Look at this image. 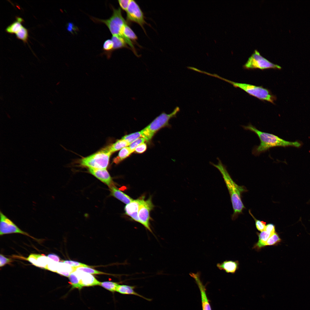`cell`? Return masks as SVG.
Here are the masks:
<instances>
[{"mask_svg": "<svg viewBox=\"0 0 310 310\" xmlns=\"http://www.w3.org/2000/svg\"><path fill=\"white\" fill-rule=\"evenodd\" d=\"M113 43L111 39H107L104 42L103 49L108 58L110 57L111 54L113 51Z\"/></svg>", "mask_w": 310, "mask_h": 310, "instance_id": "cb8c5ba5", "label": "cell"}, {"mask_svg": "<svg viewBox=\"0 0 310 310\" xmlns=\"http://www.w3.org/2000/svg\"><path fill=\"white\" fill-rule=\"evenodd\" d=\"M17 38L21 40L26 43L27 42L28 37V33L27 30L23 26H22L20 30L16 33Z\"/></svg>", "mask_w": 310, "mask_h": 310, "instance_id": "83f0119b", "label": "cell"}, {"mask_svg": "<svg viewBox=\"0 0 310 310\" xmlns=\"http://www.w3.org/2000/svg\"><path fill=\"white\" fill-rule=\"evenodd\" d=\"M111 195L123 203L127 204L133 199L113 185L109 187Z\"/></svg>", "mask_w": 310, "mask_h": 310, "instance_id": "e0dca14e", "label": "cell"}, {"mask_svg": "<svg viewBox=\"0 0 310 310\" xmlns=\"http://www.w3.org/2000/svg\"><path fill=\"white\" fill-rule=\"evenodd\" d=\"M47 257L53 261L59 262L60 261L59 257L57 255L53 253H50L47 256Z\"/></svg>", "mask_w": 310, "mask_h": 310, "instance_id": "60d3db41", "label": "cell"}, {"mask_svg": "<svg viewBox=\"0 0 310 310\" xmlns=\"http://www.w3.org/2000/svg\"><path fill=\"white\" fill-rule=\"evenodd\" d=\"M146 140L143 137H140L137 139L132 143L129 146L131 150L134 152L135 148L140 144L144 143Z\"/></svg>", "mask_w": 310, "mask_h": 310, "instance_id": "836d02e7", "label": "cell"}, {"mask_svg": "<svg viewBox=\"0 0 310 310\" xmlns=\"http://www.w3.org/2000/svg\"><path fill=\"white\" fill-rule=\"evenodd\" d=\"M16 20L8 26L5 29V31L9 34L16 33L22 26L21 23L24 21L22 18L16 17Z\"/></svg>", "mask_w": 310, "mask_h": 310, "instance_id": "d6986e66", "label": "cell"}, {"mask_svg": "<svg viewBox=\"0 0 310 310\" xmlns=\"http://www.w3.org/2000/svg\"><path fill=\"white\" fill-rule=\"evenodd\" d=\"M126 12L127 21L137 23L145 32L144 26L147 23L145 21L143 11L135 1L130 0L128 7Z\"/></svg>", "mask_w": 310, "mask_h": 310, "instance_id": "9c48e42d", "label": "cell"}, {"mask_svg": "<svg viewBox=\"0 0 310 310\" xmlns=\"http://www.w3.org/2000/svg\"><path fill=\"white\" fill-rule=\"evenodd\" d=\"M211 76L226 82L232 84L235 87L239 88L250 95L260 100H266L274 103V101L275 98V97L271 94L268 90L262 86L235 82L224 79L215 74H212Z\"/></svg>", "mask_w": 310, "mask_h": 310, "instance_id": "277c9868", "label": "cell"}, {"mask_svg": "<svg viewBox=\"0 0 310 310\" xmlns=\"http://www.w3.org/2000/svg\"><path fill=\"white\" fill-rule=\"evenodd\" d=\"M140 137H143V136L141 131H140L125 135L121 139L131 144Z\"/></svg>", "mask_w": 310, "mask_h": 310, "instance_id": "4316f807", "label": "cell"}, {"mask_svg": "<svg viewBox=\"0 0 310 310\" xmlns=\"http://www.w3.org/2000/svg\"><path fill=\"white\" fill-rule=\"evenodd\" d=\"M75 271H82L92 274H107L106 273L98 271L91 268L90 267H80L75 268Z\"/></svg>", "mask_w": 310, "mask_h": 310, "instance_id": "f546056e", "label": "cell"}, {"mask_svg": "<svg viewBox=\"0 0 310 310\" xmlns=\"http://www.w3.org/2000/svg\"><path fill=\"white\" fill-rule=\"evenodd\" d=\"M74 271V267L61 261L58 263L56 273L62 276L69 277L70 274Z\"/></svg>", "mask_w": 310, "mask_h": 310, "instance_id": "ac0fdd59", "label": "cell"}, {"mask_svg": "<svg viewBox=\"0 0 310 310\" xmlns=\"http://www.w3.org/2000/svg\"><path fill=\"white\" fill-rule=\"evenodd\" d=\"M119 284L116 282L105 281L100 282V285L109 291L114 292L116 291Z\"/></svg>", "mask_w": 310, "mask_h": 310, "instance_id": "484cf974", "label": "cell"}, {"mask_svg": "<svg viewBox=\"0 0 310 310\" xmlns=\"http://www.w3.org/2000/svg\"><path fill=\"white\" fill-rule=\"evenodd\" d=\"M246 69H281V67L274 64L262 56L258 51L255 50L243 66Z\"/></svg>", "mask_w": 310, "mask_h": 310, "instance_id": "52a82bcc", "label": "cell"}, {"mask_svg": "<svg viewBox=\"0 0 310 310\" xmlns=\"http://www.w3.org/2000/svg\"><path fill=\"white\" fill-rule=\"evenodd\" d=\"M0 235L11 233H19L35 239L29 234L21 229L11 220L0 211Z\"/></svg>", "mask_w": 310, "mask_h": 310, "instance_id": "30bf717a", "label": "cell"}, {"mask_svg": "<svg viewBox=\"0 0 310 310\" xmlns=\"http://www.w3.org/2000/svg\"><path fill=\"white\" fill-rule=\"evenodd\" d=\"M141 199V197L137 199L133 200L126 205L124 208L125 214L130 216L133 220L138 222V212Z\"/></svg>", "mask_w": 310, "mask_h": 310, "instance_id": "5bb4252c", "label": "cell"}, {"mask_svg": "<svg viewBox=\"0 0 310 310\" xmlns=\"http://www.w3.org/2000/svg\"><path fill=\"white\" fill-rule=\"evenodd\" d=\"M249 211L250 214L255 220V225L257 229L258 230L261 232L265 230L266 226V222L263 221H260V220H257L252 214L250 211L249 210Z\"/></svg>", "mask_w": 310, "mask_h": 310, "instance_id": "1f68e13d", "label": "cell"}, {"mask_svg": "<svg viewBox=\"0 0 310 310\" xmlns=\"http://www.w3.org/2000/svg\"><path fill=\"white\" fill-rule=\"evenodd\" d=\"M138 212L139 222L142 224L147 229L153 233L150 227V212L154 208V205L150 196L146 200L145 197L142 196Z\"/></svg>", "mask_w": 310, "mask_h": 310, "instance_id": "ba28073f", "label": "cell"}, {"mask_svg": "<svg viewBox=\"0 0 310 310\" xmlns=\"http://www.w3.org/2000/svg\"><path fill=\"white\" fill-rule=\"evenodd\" d=\"M237 261L226 260L221 263H218L216 266L220 270H223L227 273H234L238 268Z\"/></svg>", "mask_w": 310, "mask_h": 310, "instance_id": "9a60e30c", "label": "cell"}, {"mask_svg": "<svg viewBox=\"0 0 310 310\" xmlns=\"http://www.w3.org/2000/svg\"><path fill=\"white\" fill-rule=\"evenodd\" d=\"M259 237L258 242L255 245L254 248L259 249L265 246V244L269 238L273 234H272L266 230L257 233Z\"/></svg>", "mask_w": 310, "mask_h": 310, "instance_id": "ffe728a7", "label": "cell"}, {"mask_svg": "<svg viewBox=\"0 0 310 310\" xmlns=\"http://www.w3.org/2000/svg\"><path fill=\"white\" fill-rule=\"evenodd\" d=\"M218 163L215 164H211L217 168L222 176L225 183L228 191L233 210L232 219H235L241 214L245 208L241 199V194L247 191L244 186L237 185L233 180L227 171L225 166L219 159Z\"/></svg>", "mask_w": 310, "mask_h": 310, "instance_id": "7a4b0ae2", "label": "cell"}, {"mask_svg": "<svg viewBox=\"0 0 310 310\" xmlns=\"http://www.w3.org/2000/svg\"><path fill=\"white\" fill-rule=\"evenodd\" d=\"M146 148V145L145 143H144L138 145L135 148V151L137 153H141L145 151Z\"/></svg>", "mask_w": 310, "mask_h": 310, "instance_id": "f35d334b", "label": "cell"}, {"mask_svg": "<svg viewBox=\"0 0 310 310\" xmlns=\"http://www.w3.org/2000/svg\"><path fill=\"white\" fill-rule=\"evenodd\" d=\"M189 275L195 280L200 291L202 310H212L210 305L207 298L205 286L200 279V273L197 272L196 273H190Z\"/></svg>", "mask_w": 310, "mask_h": 310, "instance_id": "8fae6325", "label": "cell"}, {"mask_svg": "<svg viewBox=\"0 0 310 310\" xmlns=\"http://www.w3.org/2000/svg\"><path fill=\"white\" fill-rule=\"evenodd\" d=\"M12 262L11 259L7 258L3 254L0 255V267H3L7 264H10Z\"/></svg>", "mask_w": 310, "mask_h": 310, "instance_id": "d590c367", "label": "cell"}, {"mask_svg": "<svg viewBox=\"0 0 310 310\" xmlns=\"http://www.w3.org/2000/svg\"><path fill=\"white\" fill-rule=\"evenodd\" d=\"M242 127L245 130L255 133L260 140L259 145L255 146L252 151V154L255 156H258L273 147L288 146L299 147L301 145L298 142L286 141L274 134L261 131L251 124L246 126H243Z\"/></svg>", "mask_w": 310, "mask_h": 310, "instance_id": "6da1fadb", "label": "cell"}, {"mask_svg": "<svg viewBox=\"0 0 310 310\" xmlns=\"http://www.w3.org/2000/svg\"><path fill=\"white\" fill-rule=\"evenodd\" d=\"M275 230L274 225L273 224H269L266 225L265 230L272 234H273L276 232Z\"/></svg>", "mask_w": 310, "mask_h": 310, "instance_id": "ab89813d", "label": "cell"}, {"mask_svg": "<svg viewBox=\"0 0 310 310\" xmlns=\"http://www.w3.org/2000/svg\"><path fill=\"white\" fill-rule=\"evenodd\" d=\"M111 39L114 44L113 51L124 48L130 49L125 40L121 37L118 36L112 35Z\"/></svg>", "mask_w": 310, "mask_h": 310, "instance_id": "603a6c76", "label": "cell"}, {"mask_svg": "<svg viewBox=\"0 0 310 310\" xmlns=\"http://www.w3.org/2000/svg\"><path fill=\"white\" fill-rule=\"evenodd\" d=\"M130 144L126 141L121 139V140H117L112 144L107 146V147L109 151L112 153L113 152L129 146Z\"/></svg>", "mask_w": 310, "mask_h": 310, "instance_id": "44dd1931", "label": "cell"}, {"mask_svg": "<svg viewBox=\"0 0 310 310\" xmlns=\"http://www.w3.org/2000/svg\"><path fill=\"white\" fill-rule=\"evenodd\" d=\"M67 29L68 32L73 34L74 33H75L76 31H78V29L73 23L69 22L67 24Z\"/></svg>", "mask_w": 310, "mask_h": 310, "instance_id": "74e56055", "label": "cell"}, {"mask_svg": "<svg viewBox=\"0 0 310 310\" xmlns=\"http://www.w3.org/2000/svg\"><path fill=\"white\" fill-rule=\"evenodd\" d=\"M281 240L279 235L276 232L271 236L265 244V246L272 245L280 243Z\"/></svg>", "mask_w": 310, "mask_h": 310, "instance_id": "f1b7e54d", "label": "cell"}, {"mask_svg": "<svg viewBox=\"0 0 310 310\" xmlns=\"http://www.w3.org/2000/svg\"><path fill=\"white\" fill-rule=\"evenodd\" d=\"M64 263L68 264L70 265L72 267H73L75 268H77L80 267H91V266H88L85 264L79 262L70 260H63L62 261Z\"/></svg>", "mask_w": 310, "mask_h": 310, "instance_id": "d6a6232c", "label": "cell"}, {"mask_svg": "<svg viewBox=\"0 0 310 310\" xmlns=\"http://www.w3.org/2000/svg\"><path fill=\"white\" fill-rule=\"evenodd\" d=\"M113 14L108 19L103 20L92 17V19L96 22L105 24L108 28L112 35H116L122 38L125 41L123 34V29L127 22L123 18L120 8H115L112 7Z\"/></svg>", "mask_w": 310, "mask_h": 310, "instance_id": "3957f363", "label": "cell"}, {"mask_svg": "<svg viewBox=\"0 0 310 310\" xmlns=\"http://www.w3.org/2000/svg\"><path fill=\"white\" fill-rule=\"evenodd\" d=\"M112 154L106 147L89 156L82 158L79 163L80 166L89 168L106 169Z\"/></svg>", "mask_w": 310, "mask_h": 310, "instance_id": "8992f818", "label": "cell"}, {"mask_svg": "<svg viewBox=\"0 0 310 310\" xmlns=\"http://www.w3.org/2000/svg\"><path fill=\"white\" fill-rule=\"evenodd\" d=\"M38 254L32 253L30 254L27 258H25L24 259L30 263L32 264L37 267V258Z\"/></svg>", "mask_w": 310, "mask_h": 310, "instance_id": "e575fe53", "label": "cell"}, {"mask_svg": "<svg viewBox=\"0 0 310 310\" xmlns=\"http://www.w3.org/2000/svg\"><path fill=\"white\" fill-rule=\"evenodd\" d=\"M135 288V286H134L124 284L119 285L117 288L116 292L123 294L135 295L149 301L152 300L151 299L146 298L135 292L134 290Z\"/></svg>", "mask_w": 310, "mask_h": 310, "instance_id": "2e32d148", "label": "cell"}, {"mask_svg": "<svg viewBox=\"0 0 310 310\" xmlns=\"http://www.w3.org/2000/svg\"><path fill=\"white\" fill-rule=\"evenodd\" d=\"M69 278L73 288H77L80 289L79 280L78 275L76 271L71 273L69 277Z\"/></svg>", "mask_w": 310, "mask_h": 310, "instance_id": "d4e9b609", "label": "cell"}, {"mask_svg": "<svg viewBox=\"0 0 310 310\" xmlns=\"http://www.w3.org/2000/svg\"><path fill=\"white\" fill-rule=\"evenodd\" d=\"M180 108L176 106L170 114L163 112L157 117L148 126L141 131L143 137L147 141H150L154 134L161 128L169 125L168 122L172 118L176 117L179 112Z\"/></svg>", "mask_w": 310, "mask_h": 310, "instance_id": "5b68a950", "label": "cell"}, {"mask_svg": "<svg viewBox=\"0 0 310 310\" xmlns=\"http://www.w3.org/2000/svg\"><path fill=\"white\" fill-rule=\"evenodd\" d=\"M130 0H119L118 2L121 9L125 11L128 7Z\"/></svg>", "mask_w": 310, "mask_h": 310, "instance_id": "8d00e7d4", "label": "cell"}, {"mask_svg": "<svg viewBox=\"0 0 310 310\" xmlns=\"http://www.w3.org/2000/svg\"><path fill=\"white\" fill-rule=\"evenodd\" d=\"M133 151L131 150L129 146L122 148L119 152L118 155L115 158L113 162L117 164L128 156Z\"/></svg>", "mask_w": 310, "mask_h": 310, "instance_id": "7402d4cb", "label": "cell"}, {"mask_svg": "<svg viewBox=\"0 0 310 310\" xmlns=\"http://www.w3.org/2000/svg\"><path fill=\"white\" fill-rule=\"evenodd\" d=\"M79 277L81 289L83 287L100 285V282L92 274L82 271H75Z\"/></svg>", "mask_w": 310, "mask_h": 310, "instance_id": "7c38bea8", "label": "cell"}, {"mask_svg": "<svg viewBox=\"0 0 310 310\" xmlns=\"http://www.w3.org/2000/svg\"><path fill=\"white\" fill-rule=\"evenodd\" d=\"M88 170L91 174L109 187L114 185L112 178L106 169L89 168Z\"/></svg>", "mask_w": 310, "mask_h": 310, "instance_id": "4fadbf2b", "label": "cell"}, {"mask_svg": "<svg viewBox=\"0 0 310 310\" xmlns=\"http://www.w3.org/2000/svg\"><path fill=\"white\" fill-rule=\"evenodd\" d=\"M48 262L46 270L56 272L59 262H56L48 258Z\"/></svg>", "mask_w": 310, "mask_h": 310, "instance_id": "4dcf8cb0", "label": "cell"}]
</instances>
